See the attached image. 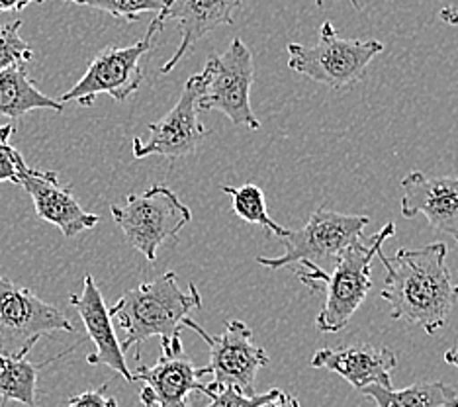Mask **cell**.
Returning <instances> with one entry per match:
<instances>
[{
  "mask_svg": "<svg viewBox=\"0 0 458 407\" xmlns=\"http://www.w3.org/2000/svg\"><path fill=\"white\" fill-rule=\"evenodd\" d=\"M378 259L386 267L380 298L390 304V316L435 335L458 304V284L446 268V245L403 247L392 259L380 250Z\"/></svg>",
  "mask_w": 458,
  "mask_h": 407,
  "instance_id": "1",
  "label": "cell"
},
{
  "mask_svg": "<svg viewBox=\"0 0 458 407\" xmlns=\"http://www.w3.org/2000/svg\"><path fill=\"white\" fill-rule=\"evenodd\" d=\"M392 235H395V225L388 222L372 237H360L335 257L333 273H326L310 260H301L293 267L301 284L311 292H326V301L316 318L318 331L337 333L349 326L351 318L355 316L372 288V260L378 257L382 245Z\"/></svg>",
  "mask_w": 458,
  "mask_h": 407,
  "instance_id": "2",
  "label": "cell"
},
{
  "mask_svg": "<svg viewBox=\"0 0 458 407\" xmlns=\"http://www.w3.org/2000/svg\"><path fill=\"white\" fill-rule=\"evenodd\" d=\"M202 308L200 290L191 282L189 290L179 288V276L165 273L159 278L123 292L108 311L123 331L122 351L138 347L151 337L171 341L182 335V319Z\"/></svg>",
  "mask_w": 458,
  "mask_h": 407,
  "instance_id": "3",
  "label": "cell"
},
{
  "mask_svg": "<svg viewBox=\"0 0 458 407\" xmlns=\"http://www.w3.org/2000/svg\"><path fill=\"white\" fill-rule=\"evenodd\" d=\"M382 49L378 39H345L331 22H324L316 46H288V67L327 89L345 90L362 81Z\"/></svg>",
  "mask_w": 458,
  "mask_h": 407,
  "instance_id": "4",
  "label": "cell"
},
{
  "mask_svg": "<svg viewBox=\"0 0 458 407\" xmlns=\"http://www.w3.org/2000/svg\"><path fill=\"white\" fill-rule=\"evenodd\" d=\"M200 97L198 110H217L233 125H245L259 130L261 122L251 110V87L255 81L253 54L242 38H235L220 55L206 61V67L198 72Z\"/></svg>",
  "mask_w": 458,
  "mask_h": 407,
  "instance_id": "5",
  "label": "cell"
},
{
  "mask_svg": "<svg viewBox=\"0 0 458 407\" xmlns=\"http://www.w3.org/2000/svg\"><path fill=\"white\" fill-rule=\"evenodd\" d=\"M114 222L126 235V242L155 263L159 247L182 232L192 212L169 186L155 184L143 194H128L126 204L110 208Z\"/></svg>",
  "mask_w": 458,
  "mask_h": 407,
  "instance_id": "6",
  "label": "cell"
},
{
  "mask_svg": "<svg viewBox=\"0 0 458 407\" xmlns=\"http://www.w3.org/2000/svg\"><path fill=\"white\" fill-rule=\"evenodd\" d=\"M370 224L369 216H349L327 206H319L308 217L304 227L286 229L280 237L284 253L280 257H257V263L267 268H293L301 260L316 263L321 259H335L343 249L360 239L362 229Z\"/></svg>",
  "mask_w": 458,
  "mask_h": 407,
  "instance_id": "7",
  "label": "cell"
},
{
  "mask_svg": "<svg viewBox=\"0 0 458 407\" xmlns=\"http://www.w3.org/2000/svg\"><path fill=\"white\" fill-rule=\"evenodd\" d=\"M55 331L72 333L75 327L64 311L0 273V351L30 352L41 337Z\"/></svg>",
  "mask_w": 458,
  "mask_h": 407,
  "instance_id": "8",
  "label": "cell"
},
{
  "mask_svg": "<svg viewBox=\"0 0 458 407\" xmlns=\"http://www.w3.org/2000/svg\"><path fill=\"white\" fill-rule=\"evenodd\" d=\"M182 327H189L200 335L210 349V382L216 388L233 386L245 394H255L257 374L268 364V354L253 341V331L239 319H229L222 335H210L200 323L191 318L182 319Z\"/></svg>",
  "mask_w": 458,
  "mask_h": 407,
  "instance_id": "9",
  "label": "cell"
},
{
  "mask_svg": "<svg viewBox=\"0 0 458 407\" xmlns=\"http://www.w3.org/2000/svg\"><path fill=\"white\" fill-rule=\"evenodd\" d=\"M153 41L143 38L130 47H106L92 59L85 75L75 87L67 90L59 102H79L92 106L98 94H108L114 100L126 102L141 87V57L151 49Z\"/></svg>",
  "mask_w": 458,
  "mask_h": 407,
  "instance_id": "10",
  "label": "cell"
},
{
  "mask_svg": "<svg viewBox=\"0 0 458 407\" xmlns=\"http://www.w3.org/2000/svg\"><path fill=\"white\" fill-rule=\"evenodd\" d=\"M198 97H200V79H198V75H192L186 81L174 108L159 122H151L148 125L149 138L133 140L131 149L135 159H145V157L153 155L176 159V157L192 155L200 148L208 130L200 120Z\"/></svg>",
  "mask_w": 458,
  "mask_h": 407,
  "instance_id": "11",
  "label": "cell"
},
{
  "mask_svg": "<svg viewBox=\"0 0 458 407\" xmlns=\"http://www.w3.org/2000/svg\"><path fill=\"white\" fill-rule=\"evenodd\" d=\"M163 354L155 367L138 362L133 382H143L140 400L145 407H186L192 392L204 390L202 376L210 374L208 367L196 369L182 349V337L161 343Z\"/></svg>",
  "mask_w": 458,
  "mask_h": 407,
  "instance_id": "12",
  "label": "cell"
},
{
  "mask_svg": "<svg viewBox=\"0 0 458 407\" xmlns=\"http://www.w3.org/2000/svg\"><path fill=\"white\" fill-rule=\"evenodd\" d=\"M16 179L34 200L38 216L47 224H54L65 237H75L92 229L100 216L82 210V206L71 192V186L59 182L55 171H38L28 166L24 157L16 151Z\"/></svg>",
  "mask_w": 458,
  "mask_h": 407,
  "instance_id": "13",
  "label": "cell"
},
{
  "mask_svg": "<svg viewBox=\"0 0 458 407\" xmlns=\"http://www.w3.org/2000/svg\"><path fill=\"white\" fill-rule=\"evenodd\" d=\"M243 0H169L161 13L151 20L145 38L151 39L163 30L166 20H176L182 31L181 46L176 47L173 57L161 67L163 75L171 72L179 61L200 41L220 26H232L235 10Z\"/></svg>",
  "mask_w": 458,
  "mask_h": 407,
  "instance_id": "14",
  "label": "cell"
},
{
  "mask_svg": "<svg viewBox=\"0 0 458 407\" xmlns=\"http://www.w3.org/2000/svg\"><path fill=\"white\" fill-rule=\"evenodd\" d=\"M402 188L403 217L423 214L437 232L458 242V176H427L413 171L402 181Z\"/></svg>",
  "mask_w": 458,
  "mask_h": 407,
  "instance_id": "15",
  "label": "cell"
},
{
  "mask_svg": "<svg viewBox=\"0 0 458 407\" xmlns=\"http://www.w3.org/2000/svg\"><path fill=\"white\" fill-rule=\"evenodd\" d=\"M69 301L77 309L82 326L89 333V339L97 347V351L87 357L89 364H104V367L123 376L128 382H133V372L128 369L126 354H123L116 331H114L112 316L106 304H104L102 292L97 286L95 276L87 275L82 280V292L79 296L71 294Z\"/></svg>",
  "mask_w": 458,
  "mask_h": 407,
  "instance_id": "16",
  "label": "cell"
},
{
  "mask_svg": "<svg viewBox=\"0 0 458 407\" xmlns=\"http://www.w3.org/2000/svg\"><path fill=\"white\" fill-rule=\"evenodd\" d=\"M311 367L327 369L345 378L355 390L367 386L392 388V372L398 367V357L388 347L374 344H349L341 349H321L311 357Z\"/></svg>",
  "mask_w": 458,
  "mask_h": 407,
  "instance_id": "17",
  "label": "cell"
},
{
  "mask_svg": "<svg viewBox=\"0 0 458 407\" xmlns=\"http://www.w3.org/2000/svg\"><path fill=\"white\" fill-rule=\"evenodd\" d=\"M32 110L64 112V102L41 92L28 77L26 67H8L0 71V116L20 120Z\"/></svg>",
  "mask_w": 458,
  "mask_h": 407,
  "instance_id": "18",
  "label": "cell"
},
{
  "mask_svg": "<svg viewBox=\"0 0 458 407\" xmlns=\"http://www.w3.org/2000/svg\"><path fill=\"white\" fill-rule=\"evenodd\" d=\"M72 349L55 354L49 360L32 362L28 360V352L6 354L0 351V395H3V407L8 402H18L28 407H36L38 392V372L46 369L49 362L67 357Z\"/></svg>",
  "mask_w": 458,
  "mask_h": 407,
  "instance_id": "19",
  "label": "cell"
},
{
  "mask_svg": "<svg viewBox=\"0 0 458 407\" xmlns=\"http://www.w3.org/2000/svg\"><path fill=\"white\" fill-rule=\"evenodd\" d=\"M360 394L378 407H458L456 390L445 382H418L402 390L367 386Z\"/></svg>",
  "mask_w": 458,
  "mask_h": 407,
  "instance_id": "20",
  "label": "cell"
},
{
  "mask_svg": "<svg viewBox=\"0 0 458 407\" xmlns=\"http://www.w3.org/2000/svg\"><path fill=\"white\" fill-rule=\"evenodd\" d=\"M225 194L232 196V206L237 217H242L247 224L261 225L268 235L283 237L286 227L278 225L267 212L265 192L257 184H243V186H222Z\"/></svg>",
  "mask_w": 458,
  "mask_h": 407,
  "instance_id": "21",
  "label": "cell"
},
{
  "mask_svg": "<svg viewBox=\"0 0 458 407\" xmlns=\"http://www.w3.org/2000/svg\"><path fill=\"white\" fill-rule=\"evenodd\" d=\"M64 3H75L79 6H89L102 10L114 18H123L128 22H138L145 13L157 16L169 0H64Z\"/></svg>",
  "mask_w": 458,
  "mask_h": 407,
  "instance_id": "22",
  "label": "cell"
},
{
  "mask_svg": "<svg viewBox=\"0 0 458 407\" xmlns=\"http://www.w3.org/2000/svg\"><path fill=\"white\" fill-rule=\"evenodd\" d=\"M22 20L0 26V71L8 67H26L34 59V51L20 36Z\"/></svg>",
  "mask_w": 458,
  "mask_h": 407,
  "instance_id": "23",
  "label": "cell"
},
{
  "mask_svg": "<svg viewBox=\"0 0 458 407\" xmlns=\"http://www.w3.org/2000/svg\"><path fill=\"white\" fill-rule=\"evenodd\" d=\"M204 395L212 400L208 407H261L263 403L270 402L278 394V388L265 392V394H245L233 386H224V388H216L212 384H204Z\"/></svg>",
  "mask_w": 458,
  "mask_h": 407,
  "instance_id": "24",
  "label": "cell"
},
{
  "mask_svg": "<svg viewBox=\"0 0 458 407\" xmlns=\"http://www.w3.org/2000/svg\"><path fill=\"white\" fill-rule=\"evenodd\" d=\"M16 131L14 123H6L0 128V182H16V163H14V155L16 148L10 143V138Z\"/></svg>",
  "mask_w": 458,
  "mask_h": 407,
  "instance_id": "25",
  "label": "cell"
},
{
  "mask_svg": "<svg viewBox=\"0 0 458 407\" xmlns=\"http://www.w3.org/2000/svg\"><path fill=\"white\" fill-rule=\"evenodd\" d=\"M110 384H104L97 390H87L79 395H72L67 407H118L116 398L108 394Z\"/></svg>",
  "mask_w": 458,
  "mask_h": 407,
  "instance_id": "26",
  "label": "cell"
},
{
  "mask_svg": "<svg viewBox=\"0 0 458 407\" xmlns=\"http://www.w3.org/2000/svg\"><path fill=\"white\" fill-rule=\"evenodd\" d=\"M261 407H301L300 402L294 398L293 394H288L284 390H278V394L275 395L273 400L263 403Z\"/></svg>",
  "mask_w": 458,
  "mask_h": 407,
  "instance_id": "27",
  "label": "cell"
},
{
  "mask_svg": "<svg viewBox=\"0 0 458 407\" xmlns=\"http://www.w3.org/2000/svg\"><path fill=\"white\" fill-rule=\"evenodd\" d=\"M441 20L451 26H458V4L456 6H446L439 13Z\"/></svg>",
  "mask_w": 458,
  "mask_h": 407,
  "instance_id": "28",
  "label": "cell"
},
{
  "mask_svg": "<svg viewBox=\"0 0 458 407\" xmlns=\"http://www.w3.org/2000/svg\"><path fill=\"white\" fill-rule=\"evenodd\" d=\"M24 8H26V0H0V13H8V10L22 13Z\"/></svg>",
  "mask_w": 458,
  "mask_h": 407,
  "instance_id": "29",
  "label": "cell"
},
{
  "mask_svg": "<svg viewBox=\"0 0 458 407\" xmlns=\"http://www.w3.org/2000/svg\"><path fill=\"white\" fill-rule=\"evenodd\" d=\"M445 362L451 364V367H456L458 369V349H449L445 352Z\"/></svg>",
  "mask_w": 458,
  "mask_h": 407,
  "instance_id": "30",
  "label": "cell"
},
{
  "mask_svg": "<svg viewBox=\"0 0 458 407\" xmlns=\"http://www.w3.org/2000/svg\"><path fill=\"white\" fill-rule=\"evenodd\" d=\"M314 3L318 4V8H321L324 6V0H314ZM351 4L355 6V10H360V4H359V0H351Z\"/></svg>",
  "mask_w": 458,
  "mask_h": 407,
  "instance_id": "31",
  "label": "cell"
},
{
  "mask_svg": "<svg viewBox=\"0 0 458 407\" xmlns=\"http://www.w3.org/2000/svg\"><path fill=\"white\" fill-rule=\"evenodd\" d=\"M32 3H44V0H26V6L32 4Z\"/></svg>",
  "mask_w": 458,
  "mask_h": 407,
  "instance_id": "32",
  "label": "cell"
},
{
  "mask_svg": "<svg viewBox=\"0 0 458 407\" xmlns=\"http://www.w3.org/2000/svg\"><path fill=\"white\" fill-rule=\"evenodd\" d=\"M186 407H189V405H186Z\"/></svg>",
  "mask_w": 458,
  "mask_h": 407,
  "instance_id": "33",
  "label": "cell"
}]
</instances>
